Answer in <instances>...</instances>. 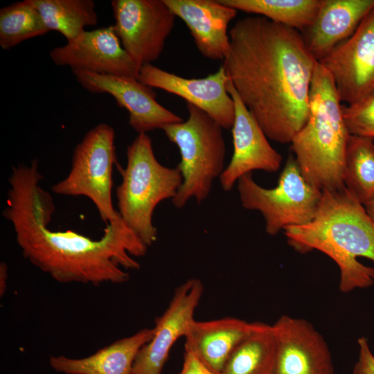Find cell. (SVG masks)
Masks as SVG:
<instances>
[{"label": "cell", "mask_w": 374, "mask_h": 374, "mask_svg": "<svg viewBox=\"0 0 374 374\" xmlns=\"http://www.w3.org/2000/svg\"><path fill=\"white\" fill-rule=\"evenodd\" d=\"M42 175L38 161L13 166L8 179L3 216L9 221L24 257L62 283L99 285L123 283L130 278L127 269L140 265L131 256H144L148 247L125 224L118 213L106 224L99 240L75 231L48 228L55 210L50 194L39 186Z\"/></svg>", "instance_id": "obj_1"}, {"label": "cell", "mask_w": 374, "mask_h": 374, "mask_svg": "<svg viewBox=\"0 0 374 374\" xmlns=\"http://www.w3.org/2000/svg\"><path fill=\"white\" fill-rule=\"evenodd\" d=\"M223 60L240 99L267 137L291 143L305 125L317 60L299 30L262 16L238 19Z\"/></svg>", "instance_id": "obj_2"}, {"label": "cell", "mask_w": 374, "mask_h": 374, "mask_svg": "<svg viewBox=\"0 0 374 374\" xmlns=\"http://www.w3.org/2000/svg\"><path fill=\"white\" fill-rule=\"evenodd\" d=\"M283 231L297 251L316 249L336 262L341 292L374 284V222L345 187L322 190L313 218Z\"/></svg>", "instance_id": "obj_3"}, {"label": "cell", "mask_w": 374, "mask_h": 374, "mask_svg": "<svg viewBox=\"0 0 374 374\" xmlns=\"http://www.w3.org/2000/svg\"><path fill=\"white\" fill-rule=\"evenodd\" d=\"M349 136L334 80L317 61L310 91L308 118L290 143L309 182L321 190L345 187L344 172Z\"/></svg>", "instance_id": "obj_4"}, {"label": "cell", "mask_w": 374, "mask_h": 374, "mask_svg": "<svg viewBox=\"0 0 374 374\" xmlns=\"http://www.w3.org/2000/svg\"><path fill=\"white\" fill-rule=\"evenodd\" d=\"M116 194L118 210L125 224L148 247L157 240L154 211L162 201L176 195L183 177L176 168L162 165L156 158L152 141L139 134L127 148V165Z\"/></svg>", "instance_id": "obj_5"}, {"label": "cell", "mask_w": 374, "mask_h": 374, "mask_svg": "<svg viewBox=\"0 0 374 374\" xmlns=\"http://www.w3.org/2000/svg\"><path fill=\"white\" fill-rule=\"evenodd\" d=\"M186 121L163 125L162 130L180 153L177 168L183 181L172 199L177 208H184L190 199L200 204L209 195L213 181L224 167L226 145L222 127L205 112L186 103Z\"/></svg>", "instance_id": "obj_6"}, {"label": "cell", "mask_w": 374, "mask_h": 374, "mask_svg": "<svg viewBox=\"0 0 374 374\" xmlns=\"http://www.w3.org/2000/svg\"><path fill=\"white\" fill-rule=\"evenodd\" d=\"M237 183L242 206L262 214L265 231L270 235L278 234L287 226L310 222L322 195V190L303 176L292 155L288 157L275 188L260 186L251 173L243 175Z\"/></svg>", "instance_id": "obj_7"}, {"label": "cell", "mask_w": 374, "mask_h": 374, "mask_svg": "<svg viewBox=\"0 0 374 374\" xmlns=\"http://www.w3.org/2000/svg\"><path fill=\"white\" fill-rule=\"evenodd\" d=\"M115 161V131L108 124H98L75 146L69 174L51 190L60 195L88 197L102 220L112 222L118 213L112 199Z\"/></svg>", "instance_id": "obj_8"}, {"label": "cell", "mask_w": 374, "mask_h": 374, "mask_svg": "<svg viewBox=\"0 0 374 374\" xmlns=\"http://www.w3.org/2000/svg\"><path fill=\"white\" fill-rule=\"evenodd\" d=\"M114 24L123 48L141 67L162 53L176 16L163 0H113Z\"/></svg>", "instance_id": "obj_9"}, {"label": "cell", "mask_w": 374, "mask_h": 374, "mask_svg": "<svg viewBox=\"0 0 374 374\" xmlns=\"http://www.w3.org/2000/svg\"><path fill=\"white\" fill-rule=\"evenodd\" d=\"M332 76L341 102L353 104L374 92V8L355 33L319 61Z\"/></svg>", "instance_id": "obj_10"}, {"label": "cell", "mask_w": 374, "mask_h": 374, "mask_svg": "<svg viewBox=\"0 0 374 374\" xmlns=\"http://www.w3.org/2000/svg\"><path fill=\"white\" fill-rule=\"evenodd\" d=\"M138 80L149 87L180 96L205 112L223 129L232 128L235 105L226 91L229 78L222 65L206 78L189 79L146 64L140 68Z\"/></svg>", "instance_id": "obj_11"}, {"label": "cell", "mask_w": 374, "mask_h": 374, "mask_svg": "<svg viewBox=\"0 0 374 374\" xmlns=\"http://www.w3.org/2000/svg\"><path fill=\"white\" fill-rule=\"evenodd\" d=\"M57 66L73 70L138 79L140 66L123 48L114 25L84 30L75 39L50 51Z\"/></svg>", "instance_id": "obj_12"}, {"label": "cell", "mask_w": 374, "mask_h": 374, "mask_svg": "<svg viewBox=\"0 0 374 374\" xmlns=\"http://www.w3.org/2000/svg\"><path fill=\"white\" fill-rule=\"evenodd\" d=\"M78 82L91 93H108L129 113V124L138 134L183 121L156 100L157 94L138 79L73 70Z\"/></svg>", "instance_id": "obj_13"}, {"label": "cell", "mask_w": 374, "mask_h": 374, "mask_svg": "<svg viewBox=\"0 0 374 374\" xmlns=\"http://www.w3.org/2000/svg\"><path fill=\"white\" fill-rule=\"evenodd\" d=\"M204 292L200 280L191 278L178 287L165 312L155 321L151 339L139 351L133 374H162L169 353L185 337Z\"/></svg>", "instance_id": "obj_14"}, {"label": "cell", "mask_w": 374, "mask_h": 374, "mask_svg": "<svg viewBox=\"0 0 374 374\" xmlns=\"http://www.w3.org/2000/svg\"><path fill=\"white\" fill-rule=\"evenodd\" d=\"M226 91L233 100L235 118L231 128L233 153L219 177L222 189L231 190L238 179L253 170L276 172L282 156L270 145L264 131L240 99L230 80Z\"/></svg>", "instance_id": "obj_15"}, {"label": "cell", "mask_w": 374, "mask_h": 374, "mask_svg": "<svg viewBox=\"0 0 374 374\" xmlns=\"http://www.w3.org/2000/svg\"><path fill=\"white\" fill-rule=\"evenodd\" d=\"M272 326L276 343L275 374H334L328 346L310 322L282 315Z\"/></svg>", "instance_id": "obj_16"}, {"label": "cell", "mask_w": 374, "mask_h": 374, "mask_svg": "<svg viewBox=\"0 0 374 374\" xmlns=\"http://www.w3.org/2000/svg\"><path fill=\"white\" fill-rule=\"evenodd\" d=\"M187 26L202 55L223 60L230 50L228 26L237 10L219 0H163Z\"/></svg>", "instance_id": "obj_17"}, {"label": "cell", "mask_w": 374, "mask_h": 374, "mask_svg": "<svg viewBox=\"0 0 374 374\" xmlns=\"http://www.w3.org/2000/svg\"><path fill=\"white\" fill-rule=\"evenodd\" d=\"M374 8V0H321L311 25L301 32L317 61L349 38Z\"/></svg>", "instance_id": "obj_18"}, {"label": "cell", "mask_w": 374, "mask_h": 374, "mask_svg": "<svg viewBox=\"0 0 374 374\" xmlns=\"http://www.w3.org/2000/svg\"><path fill=\"white\" fill-rule=\"evenodd\" d=\"M256 323L234 317L203 321L194 319L184 337L185 350L221 374L232 352L252 332Z\"/></svg>", "instance_id": "obj_19"}, {"label": "cell", "mask_w": 374, "mask_h": 374, "mask_svg": "<svg viewBox=\"0 0 374 374\" xmlns=\"http://www.w3.org/2000/svg\"><path fill=\"white\" fill-rule=\"evenodd\" d=\"M153 333V328H143L84 358L51 355L50 364L55 371L66 374H133L135 358Z\"/></svg>", "instance_id": "obj_20"}, {"label": "cell", "mask_w": 374, "mask_h": 374, "mask_svg": "<svg viewBox=\"0 0 374 374\" xmlns=\"http://www.w3.org/2000/svg\"><path fill=\"white\" fill-rule=\"evenodd\" d=\"M276 343L272 325L256 322L234 349L221 374H275Z\"/></svg>", "instance_id": "obj_21"}, {"label": "cell", "mask_w": 374, "mask_h": 374, "mask_svg": "<svg viewBox=\"0 0 374 374\" xmlns=\"http://www.w3.org/2000/svg\"><path fill=\"white\" fill-rule=\"evenodd\" d=\"M49 30L61 33L67 40L75 39L86 27L98 24L92 0H31Z\"/></svg>", "instance_id": "obj_22"}, {"label": "cell", "mask_w": 374, "mask_h": 374, "mask_svg": "<svg viewBox=\"0 0 374 374\" xmlns=\"http://www.w3.org/2000/svg\"><path fill=\"white\" fill-rule=\"evenodd\" d=\"M236 10L264 17L303 32L312 23L321 0H219Z\"/></svg>", "instance_id": "obj_23"}, {"label": "cell", "mask_w": 374, "mask_h": 374, "mask_svg": "<svg viewBox=\"0 0 374 374\" xmlns=\"http://www.w3.org/2000/svg\"><path fill=\"white\" fill-rule=\"evenodd\" d=\"M344 183L346 190L362 205L374 197V139L350 135Z\"/></svg>", "instance_id": "obj_24"}, {"label": "cell", "mask_w": 374, "mask_h": 374, "mask_svg": "<svg viewBox=\"0 0 374 374\" xmlns=\"http://www.w3.org/2000/svg\"><path fill=\"white\" fill-rule=\"evenodd\" d=\"M49 31L31 0L13 3L0 10V46L3 50Z\"/></svg>", "instance_id": "obj_25"}, {"label": "cell", "mask_w": 374, "mask_h": 374, "mask_svg": "<svg viewBox=\"0 0 374 374\" xmlns=\"http://www.w3.org/2000/svg\"><path fill=\"white\" fill-rule=\"evenodd\" d=\"M344 123L350 135L374 139V92L348 105H341Z\"/></svg>", "instance_id": "obj_26"}, {"label": "cell", "mask_w": 374, "mask_h": 374, "mask_svg": "<svg viewBox=\"0 0 374 374\" xmlns=\"http://www.w3.org/2000/svg\"><path fill=\"white\" fill-rule=\"evenodd\" d=\"M357 344L359 356L353 374H374V355L369 348L368 339L364 337H359Z\"/></svg>", "instance_id": "obj_27"}, {"label": "cell", "mask_w": 374, "mask_h": 374, "mask_svg": "<svg viewBox=\"0 0 374 374\" xmlns=\"http://www.w3.org/2000/svg\"><path fill=\"white\" fill-rule=\"evenodd\" d=\"M178 374H220L206 366L193 353L185 350L182 368Z\"/></svg>", "instance_id": "obj_28"}, {"label": "cell", "mask_w": 374, "mask_h": 374, "mask_svg": "<svg viewBox=\"0 0 374 374\" xmlns=\"http://www.w3.org/2000/svg\"><path fill=\"white\" fill-rule=\"evenodd\" d=\"M8 265L1 262L0 264V296H3L6 290V282L8 279Z\"/></svg>", "instance_id": "obj_29"}, {"label": "cell", "mask_w": 374, "mask_h": 374, "mask_svg": "<svg viewBox=\"0 0 374 374\" xmlns=\"http://www.w3.org/2000/svg\"><path fill=\"white\" fill-rule=\"evenodd\" d=\"M365 205V210L371 217V219L374 222V197L368 202Z\"/></svg>", "instance_id": "obj_30"}]
</instances>
